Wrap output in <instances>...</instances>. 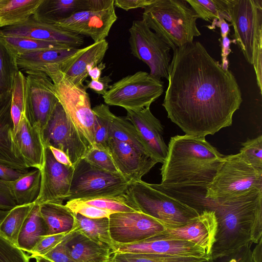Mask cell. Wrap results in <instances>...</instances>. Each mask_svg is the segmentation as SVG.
I'll return each instance as SVG.
<instances>
[{"label": "cell", "instance_id": "49", "mask_svg": "<svg viewBox=\"0 0 262 262\" xmlns=\"http://www.w3.org/2000/svg\"><path fill=\"white\" fill-rule=\"evenodd\" d=\"M66 239L42 257L52 262H74L67 252L65 247Z\"/></svg>", "mask_w": 262, "mask_h": 262}, {"label": "cell", "instance_id": "52", "mask_svg": "<svg viewBox=\"0 0 262 262\" xmlns=\"http://www.w3.org/2000/svg\"><path fill=\"white\" fill-rule=\"evenodd\" d=\"M219 40L221 46V66L224 70H229V61L227 57L231 52L230 45L231 42L235 43V41L234 39H230L228 36L220 38Z\"/></svg>", "mask_w": 262, "mask_h": 262}, {"label": "cell", "instance_id": "35", "mask_svg": "<svg viewBox=\"0 0 262 262\" xmlns=\"http://www.w3.org/2000/svg\"><path fill=\"white\" fill-rule=\"evenodd\" d=\"M92 111L94 114V148L110 153L109 130L115 115L111 112L108 105L104 104L96 105L92 108Z\"/></svg>", "mask_w": 262, "mask_h": 262}, {"label": "cell", "instance_id": "56", "mask_svg": "<svg viewBox=\"0 0 262 262\" xmlns=\"http://www.w3.org/2000/svg\"><path fill=\"white\" fill-rule=\"evenodd\" d=\"M48 147L57 162L68 166L74 167L67 155L63 151L51 146Z\"/></svg>", "mask_w": 262, "mask_h": 262}, {"label": "cell", "instance_id": "31", "mask_svg": "<svg viewBox=\"0 0 262 262\" xmlns=\"http://www.w3.org/2000/svg\"><path fill=\"white\" fill-rule=\"evenodd\" d=\"M74 225L78 233L112 250L115 243L111 236L108 218L90 219L74 213Z\"/></svg>", "mask_w": 262, "mask_h": 262}, {"label": "cell", "instance_id": "21", "mask_svg": "<svg viewBox=\"0 0 262 262\" xmlns=\"http://www.w3.org/2000/svg\"><path fill=\"white\" fill-rule=\"evenodd\" d=\"M109 151L120 173L131 183L142 180L158 163L150 156L114 138H110Z\"/></svg>", "mask_w": 262, "mask_h": 262}, {"label": "cell", "instance_id": "36", "mask_svg": "<svg viewBox=\"0 0 262 262\" xmlns=\"http://www.w3.org/2000/svg\"><path fill=\"white\" fill-rule=\"evenodd\" d=\"M0 38L16 57L25 53L41 50L72 47L59 42H50L21 36H6L3 35L1 32Z\"/></svg>", "mask_w": 262, "mask_h": 262}, {"label": "cell", "instance_id": "5", "mask_svg": "<svg viewBox=\"0 0 262 262\" xmlns=\"http://www.w3.org/2000/svg\"><path fill=\"white\" fill-rule=\"evenodd\" d=\"M262 191V172L244 161L239 154L225 156L211 184L206 198L221 204Z\"/></svg>", "mask_w": 262, "mask_h": 262}, {"label": "cell", "instance_id": "2", "mask_svg": "<svg viewBox=\"0 0 262 262\" xmlns=\"http://www.w3.org/2000/svg\"><path fill=\"white\" fill-rule=\"evenodd\" d=\"M224 156L204 137L175 136L162 163L161 183L149 185L200 213L209 205L207 189Z\"/></svg>", "mask_w": 262, "mask_h": 262}, {"label": "cell", "instance_id": "53", "mask_svg": "<svg viewBox=\"0 0 262 262\" xmlns=\"http://www.w3.org/2000/svg\"><path fill=\"white\" fill-rule=\"evenodd\" d=\"M262 43L257 48L255 59L253 64L255 70L257 84L259 89L260 94L262 93Z\"/></svg>", "mask_w": 262, "mask_h": 262}, {"label": "cell", "instance_id": "18", "mask_svg": "<svg viewBox=\"0 0 262 262\" xmlns=\"http://www.w3.org/2000/svg\"><path fill=\"white\" fill-rule=\"evenodd\" d=\"M125 119L137 131L148 154L158 163H163L168 154V146L163 138L164 128L150 107L134 111L126 110Z\"/></svg>", "mask_w": 262, "mask_h": 262}, {"label": "cell", "instance_id": "57", "mask_svg": "<svg viewBox=\"0 0 262 262\" xmlns=\"http://www.w3.org/2000/svg\"><path fill=\"white\" fill-rule=\"evenodd\" d=\"M105 68V63L101 62L97 66L93 67L88 72V76H89L91 80H99L101 75L102 71Z\"/></svg>", "mask_w": 262, "mask_h": 262}, {"label": "cell", "instance_id": "58", "mask_svg": "<svg viewBox=\"0 0 262 262\" xmlns=\"http://www.w3.org/2000/svg\"><path fill=\"white\" fill-rule=\"evenodd\" d=\"M9 210H0V224L6 216Z\"/></svg>", "mask_w": 262, "mask_h": 262}, {"label": "cell", "instance_id": "41", "mask_svg": "<svg viewBox=\"0 0 262 262\" xmlns=\"http://www.w3.org/2000/svg\"><path fill=\"white\" fill-rule=\"evenodd\" d=\"M26 97V77L19 70L14 77L11 90L10 113L13 123L14 134L22 115L25 113Z\"/></svg>", "mask_w": 262, "mask_h": 262}, {"label": "cell", "instance_id": "42", "mask_svg": "<svg viewBox=\"0 0 262 262\" xmlns=\"http://www.w3.org/2000/svg\"><path fill=\"white\" fill-rule=\"evenodd\" d=\"M262 239L253 250L252 244L246 245L238 249L217 257L211 258V262H262Z\"/></svg>", "mask_w": 262, "mask_h": 262}, {"label": "cell", "instance_id": "20", "mask_svg": "<svg viewBox=\"0 0 262 262\" xmlns=\"http://www.w3.org/2000/svg\"><path fill=\"white\" fill-rule=\"evenodd\" d=\"M0 32L6 36H21L59 42L77 48L84 42L82 36L38 20L33 16L23 23L0 29Z\"/></svg>", "mask_w": 262, "mask_h": 262}, {"label": "cell", "instance_id": "3", "mask_svg": "<svg viewBox=\"0 0 262 262\" xmlns=\"http://www.w3.org/2000/svg\"><path fill=\"white\" fill-rule=\"evenodd\" d=\"M217 223L211 258L262 238V191L221 204L210 202Z\"/></svg>", "mask_w": 262, "mask_h": 262}, {"label": "cell", "instance_id": "50", "mask_svg": "<svg viewBox=\"0 0 262 262\" xmlns=\"http://www.w3.org/2000/svg\"><path fill=\"white\" fill-rule=\"evenodd\" d=\"M110 75L101 77L98 80H91L87 81L86 90L90 89L99 95H104L109 89V83L112 81Z\"/></svg>", "mask_w": 262, "mask_h": 262}, {"label": "cell", "instance_id": "38", "mask_svg": "<svg viewBox=\"0 0 262 262\" xmlns=\"http://www.w3.org/2000/svg\"><path fill=\"white\" fill-rule=\"evenodd\" d=\"M198 18L212 22L223 18L230 21L226 0H186Z\"/></svg>", "mask_w": 262, "mask_h": 262}, {"label": "cell", "instance_id": "51", "mask_svg": "<svg viewBox=\"0 0 262 262\" xmlns=\"http://www.w3.org/2000/svg\"><path fill=\"white\" fill-rule=\"evenodd\" d=\"M155 0H114V6L128 11L137 8L144 9Z\"/></svg>", "mask_w": 262, "mask_h": 262}, {"label": "cell", "instance_id": "9", "mask_svg": "<svg viewBox=\"0 0 262 262\" xmlns=\"http://www.w3.org/2000/svg\"><path fill=\"white\" fill-rule=\"evenodd\" d=\"M130 183L122 174L98 168L82 159L74 166L67 200L122 194L126 193Z\"/></svg>", "mask_w": 262, "mask_h": 262}, {"label": "cell", "instance_id": "28", "mask_svg": "<svg viewBox=\"0 0 262 262\" xmlns=\"http://www.w3.org/2000/svg\"><path fill=\"white\" fill-rule=\"evenodd\" d=\"M7 183L17 205L35 203L40 192V170L27 171L17 179Z\"/></svg>", "mask_w": 262, "mask_h": 262}, {"label": "cell", "instance_id": "27", "mask_svg": "<svg viewBox=\"0 0 262 262\" xmlns=\"http://www.w3.org/2000/svg\"><path fill=\"white\" fill-rule=\"evenodd\" d=\"M79 48L46 49L27 52L16 57L18 69L26 72L38 71L43 67L60 64L74 55Z\"/></svg>", "mask_w": 262, "mask_h": 262}, {"label": "cell", "instance_id": "25", "mask_svg": "<svg viewBox=\"0 0 262 262\" xmlns=\"http://www.w3.org/2000/svg\"><path fill=\"white\" fill-rule=\"evenodd\" d=\"M65 247L74 262H108L112 255L109 247L92 241L78 233L77 228L66 238Z\"/></svg>", "mask_w": 262, "mask_h": 262}, {"label": "cell", "instance_id": "10", "mask_svg": "<svg viewBox=\"0 0 262 262\" xmlns=\"http://www.w3.org/2000/svg\"><path fill=\"white\" fill-rule=\"evenodd\" d=\"M233 37L248 62L253 65L262 43V1L226 0Z\"/></svg>", "mask_w": 262, "mask_h": 262}, {"label": "cell", "instance_id": "12", "mask_svg": "<svg viewBox=\"0 0 262 262\" xmlns=\"http://www.w3.org/2000/svg\"><path fill=\"white\" fill-rule=\"evenodd\" d=\"M114 0H92L91 6L52 25L80 35L91 37L94 42L105 39L117 19Z\"/></svg>", "mask_w": 262, "mask_h": 262}, {"label": "cell", "instance_id": "59", "mask_svg": "<svg viewBox=\"0 0 262 262\" xmlns=\"http://www.w3.org/2000/svg\"><path fill=\"white\" fill-rule=\"evenodd\" d=\"M34 259L36 262H52L42 256H36Z\"/></svg>", "mask_w": 262, "mask_h": 262}, {"label": "cell", "instance_id": "6", "mask_svg": "<svg viewBox=\"0 0 262 262\" xmlns=\"http://www.w3.org/2000/svg\"><path fill=\"white\" fill-rule=\"evenodd\" d=\"M38 71L50 78L55 95L68 117L91 149L94 148V114L85 86H78L71 82L60 70L59 64L48 66Z\"/></svg>", "mask_w": 262, "mask_h": 262}, {"label": "cell", "instance_id": "30", "mask_svg": "<svg viewBox=\"0 0 262 262\" xmlns=\"http://www.w3.org/2000/svg\"><path fill=\"white\" fill-rule=\"evenodd\" d=\"M40 214L47 227V234L70 231L74 225V213L63 204L48 203L39 205Z\"/></svg>", "mask_w": 262, "mask_h": 262}, {"label": "cell", "instance_id": "45", "mask_svg": "<svg viewBox=\"0 0 262 262\" xmlns=\"http://www.w3.org/2000/svg\"><path fill=\"white\" fill-rule=\"evenodd\" d=\"M83 159L90 164L98 168L120 173L111 154L105 150L92 148L88 151Z\"/></svg>", "mask_w": 262, "mask_h": 262}, {"label": "cell", "instance_id": "40", "mask_svg": "<svg viewBox=\"0 0 262 262\" xmlns=\"http://www.w3.org/2000/svg\"><path fill=\"white\" fill-rule=\"evenodd\" d=\"M78 200L86 204L114 213L140 211L126 193L113 196Z\"/></svg>", "mask_w": 262, "mask_h": 262}, {"label": "cell", "instance_id": "43", "mask_svg": "<svg viewBox=\"0 0 262 262\" xmlns=\"http://www.w3.org/2000/svg\"><path fill=\"white\" fill-rule=\"evenodd\" d=\"M238 153L242 159L256 170L262 172V136L248 139Z\"/></svg>", "mask_w": 262, "mask_h": 262}, {"label": "cell", "instance_id": "44", "mask_svg": "<svg viewBox=\"0 0 262 262\" xmlns=\"http://www.w3.org/2000/svg\"><path fill=\"white\" fill-rule=\"evenodd\" d=\"M76 229V227L74 225L73 228L69 231L42 236L29 253L30 258L44 256L64 241Z\"/></svg>", "mask_w": 262, "mask_h": 262}, {"label": "cell", "instance_id": "61", "mask_svg": "<svg viewBox=\"0 0 262 262\" xmlns=\"http://www.w3.org/2000/svg\"><path fill=\"white\" fill-rule=\"evenodd\" d=\"M108 262H112V261H110V260H109V261H108Z\"/></svg>", "mask_w": 262, "mask_h": 262}, {"label": "cell", "instance_id": "39", "mask_svg": "<svg viewBox=\"0 0 262 262\" xmlns=\"http://www.w3.org/2000/svg\"><path fill=\"white\" fill-rule=\"evenodd\" d=\"M210 258L184 257L150 253H112V262H201Z\"/></svg>", "mask_w": 262, "mask_h": 262}, {"label": "cell", "instance_id": "7", "mask_svg": "<svg viewBox=\"0 0 262 262\" xmlns=\"http://www.w3.org/2000/svg\"><path fill=\"white\" fill-rule=\"evenodd\" d=\"M126 193L140 211L158 220L166 228L183 226L200 214L142 180L131 183Z\"/></svg>", "mask_w": 262, "mask_h": 262}, {"label": "cell", "instance_id": "46", "mask_svg": "<svg viewBox=\"0 0 262 262\" xmlns=\"http://www.w3.org/2000/svg\"><path fill=\"white\" fill-rule=\"evenodd\" d=\"M65 205L73 213H78L90 219L108 218L112 214L115 213L109 210L86 204L78 199L69 200Z\"/></svg>", "mask_w": 262, "mask_h": 262}, {"label": "cell", "instance_id": "15", "mask_svg": "<svg viewBox=\"0 0 262 262\" xmlns=\"http://www.w3.org/2000/svg\"><path fill=\"white\" fill-rule=\"evenodd\" d=\"M108 219L115 244L142 241L161 235L166 229L159 221L140 211L115 213Z\"/></svg>", "mask_w": 262, "mask_h": 262}, {"label": "cell", "instance_id": "54", "mask_svg": "<svg viewBox=\"0 0 262 262\" xmlns=\"http://www.w3.org/2000/svg\"><path fill=\"white\" fill-rule=\"evenodd\" d=\"M25 172L26 171L16 170L0 164V180H2L5 181L15 180Z\"/></svg>", "mask_w": 262, "mask_h": 262}, {"label": "cell", "instance_id": "14", "mask_svg": "<svg viewBox=\"0 0 262 262\" xmlns=\"http://www.w3.org/2000/svg\"><path fill=\"white\" fill-rule=\"evenodd\" d=\"M46 146L63 151L74 166L91 148L80 135L58 102L42 133Z\"/></svg>", "mask_w": 262, "mask_h": 262}, {"label": "cell", "instance_id": "22", "mask_svg": "<svg viewBox=\"0 0 262 262\" xmlns=\"http://www.w3.org/2000/svg\"><path fill=\"white\" fill-rule=\"evenodd\" d=\"M108 49L106 39L102 40L78 50L66 61L59 64L60 70L73 84L84 86L83 82L88 72L101 62Z\"/></svg>", "mask_w": 262, "mask_h": 262}, {"label": "cell", "instance_id": "33", "mask_svg": "<svg viewBox=\"0 0 262 262\" xmlns=\"http://www.w3.org/2000/svg\"><path fill=\"white\" fill-rule=\"evenodd\" d=\"M34 204L16 205L0 224V234L16 246L19 233Z\"/></svg>", "mask_w": 262, "mask_h": 262}, {"label": "cell", "instance_id": "47", "mask_svg": "<svg viewBox=\"0 0 262 262\" xmlns=\"http://www.w3.org/2000/svg\"><path fill=\"white\" fill-rule=\"evenodd\" d=\"M29 255L0 234V262H30Z\"/></svg>", "mask_w": 262, "mask_h": 262}, {"label": "cell", "instance_id": "1", "mask_svg": "<svg viewBox=\"0 0 262 262\" xmlns=\"http://www.w3.org/2000/svg\"><path fill=\"white\" fill-rule=\"evenodd\" d=\"M162 103L185 135L205 137L231 125L242 102L237 80L200 42L175 49Z\"/></svg>", "mask_w": 262, "mask_h": 262}, {"label": "cell", "instance_id": "16", "mask_svg": "<svg viewBox=\"0 0 262 262\" xmlns=\"http://www.w3.org/2000/svg\"><path fill=\"white\" fill-rule=\"evenodd\" d=\"M74 167L57 162L46 146L45 161L41 171V185L35 204H62L68 196Z\"/></svg>", "mask_w": 262, "mask_h": 262}, {"label": "cell", "instance_id": "26", "mask_svg": "<svg viewBox=\"0 0 262 262\" xmlns=\"http://www.w3.org/2000/svg\"><path fill=\"white\" fill-rule=\"evenodd\" d=\"M91 2L92 0H43L32 16L38 20L53 24L88 9Z\"/></svg>", "mask_w": 262, "mask_h": 262}, {"label": "cell", "instance_id": "17", "mask_svg": "<svg viewBox=\"0 0 262 262\" xmlns=\"http://www.w3.org/2000/svg\"><path fill=\"white\" fill-rule=\"evenodd\" d=\"M217 223L214 212L205 210L183 226L166 228L160 235L166 239L186 241L202 248L211 256L215 241Z\"/></svg>", "mask_w": 262, "mask_h": 262}, {"label": "cell", "instance_id": "55", "mask_svg": "<svg viewBox=\"0 0 262 262\" xmlns=\"http://www.w3.org/2000/svg\"><path fill=\"white\" fill-rule=\"evenodd\" d=\"M216 27L220 28L221 38L228 36V35L230 33V25L223 18L213 20L211 22V24L210 26H207L209 29H214Z\"/></svg>", "mask_w": 262, "mask_h": 262}, {"label": "cell", "instance_id": "13", "mask_svg": "<svg viewBox=\"0 0 262 262\" xmlns=\"http://www.w3.org/2000/svg\"><path fill=\"white\" fill-rule=\"evenodd\" d=\"M25 114L30 123L42 133L58 102L53 83L43 71L26 72Z\"/></svg>", "mask_w": 262, "mask_h": 262}, {"label": "cell", "instance_id": "29", "mask_svg": "<svg viewBox=\"0 0 262 262\" xmlns=\"http://www.w3.org/2000/svg\"><path fill=\"white\" fill-rule=\"evenodd\" d=\"M43 0H0V28L15 26L34 15Z\"/></svg>", "mask_w": 262, "mask_h": 262}, {"label": "cell", "instance_id": "24", "mask_svg": "<svg viewBox=\"0 0 262 262\" xmlns=\"http://www.w3.org/2000/svg\"><path fill=\"white\" fill-rule=\"evenodd\" d=\"M11 93L0 98V164L24 171H28L13 142L14 126L10 108Z\"/></svg>", "mask_w": 262, "mask_h": 262}, {"label": "cell", "instance_id": "4", "mask_svg": "<svg viewBox=\"0 0 262 262\" xmlns=\"http://www.w3.org/2000/svg\"><path fill=\"white\" fill-rule=\"evenodd\" d=\"M198 18L186 0H155L144 9L142 19L173 50L201 35Z\"/></svg>", "mask_w": 262, "mask_h": 262}, {"label": "cell", "instance_id": "11", "mask_svg": "<svg viewBox=\"0 0 262 262\" xmlns=\"http://www.w3.org/2000/svg\"><path fill=\"white\" fill-rule=\"evenodd\" d=\"M129 33L132 54L148 66L152 77L167 79L171 61L170 47L142 19L133 21Z\"/></svg>", "mask_w": 262, "mask_h": 262}, {"label": "cell", "instance_id": "34", "mask_svg": "<svg viewBox=\"0 0 262 262\" xmlns=\"http://www.w3.org/2000/svg\"><path fill=\"white\" fill-rule=\"evenodd\" d=\"M109 135L110 138L123 142L137 151L149 156L135 127L125 117L114 115L110 124Z\"/></svg>", "mask_w": 262, "mask_h": 262}, {"label": "cell", "instance_id": "48", "mask_svg": "<svg viewBox=\"0 0 262 262\" xmlns=\"http://www.w3.org/2000/svg\"><path fill=\"white\" fill-rule=\"evenodd\" d=\"M16 205L7 181L0 180V210H10Z\"/></svg>", "mask_w": 262, "mask_h": 262}, {"label": "cell", "instance_id": "32", "mask_svg": "<svg viewBox=\"0 0 262 262\" xmlns=\"http://www.w3.org/2000/svg\"><path fill=\"white\" fill-rule=\"evenodd\" d=\"M47 232L48 227L40 214L39 205L34 204L19 233L17 247L29 254Z\"/></svg>", "mask_w": 262, "mask_h": 262}, {"label": "cell", "instance_id": "37", "mask_svg": "<svg viewBox=\"0 0 262 262\" xmlns=\"http://www.w3.org/2000/svg\"><path fill=\"white\" fill-rule=\"evenodd\" d=\"M18 71L16 56L0 38V98L11 93Z\"/></svg>", "mask_w": 262, "mask_h": 262}, {"label": "cell", "instance_id": "23", "mask_svg": "<svg viewBox=\"0 0 262 262\" xmlns=\"http://www.w3.org/2000/svg\"><path fill=\"white\" fill-rule=\"evenodd\" d=\"M13 142L28 168L41 169L46 149L42 135L38 128L30 123L25 113L14 132Z\"/></svg>", "mask_w": 262, "mask_h": 262}, {"label": "cell", "instance_id": "19", "mask_svg": "<svg viewBox=\"0 0 262 262\" xmlns=\"http://www.w3.org/2000/svg\"><path fill=\"white\" fill-rule=\"evenodd\" d=\"M150 253L184 257L211 258L201 247L186 241L166 239L155 236L130 244H115L112 253Z\"/></svg>", "mask_w": 262, "mask_h": 262}, {"label": "cell", "instance_id": "8", "mask_svg": "<svg viewBox=\"0 0 262 262\" xmlns=\"http://www.w3.org/2000/svg\"><path fill=\"white\" fill-rule=\"evenodd\" d=\"M164 89L161 80L140 71L114 82L102 97L107 105L137 111L150 107L162 95Z\"/></svg>", "mask_w": 262, "mask_h": 262}, {"label": "cell", "instance_id": "60", "mask_svg": "<svg viewBox=\"0 0 262 262\" xmlns=\"http://www.w3.org/2000/svg\"><path fill=\"white\" fill-rule=\"evenodd\" d=\"M201 262H211V258H210L209 259H206V260H203V261H201Z\"/></svg>", "mask_w": 262, "mask_h": 262}]
</instances>
